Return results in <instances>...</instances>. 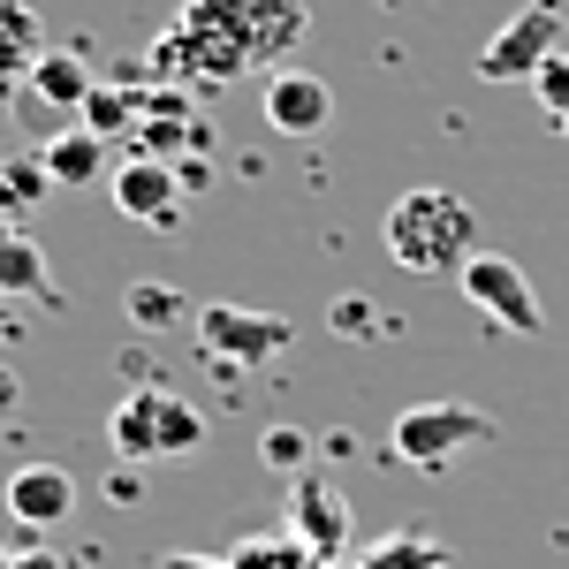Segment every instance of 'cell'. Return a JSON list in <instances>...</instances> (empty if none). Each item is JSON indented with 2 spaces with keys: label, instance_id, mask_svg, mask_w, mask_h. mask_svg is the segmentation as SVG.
I'll return each mask as SVG.
<instances>
[{
  "label": "cell",
  "instance_id": "6da1fadb",
  "mask_svg": "<svg viewBox=\"0 0 569 569\" xmlns=\"http://www.w3.org/2000/svg\"><path fill=\"white\" fill-rule=\"evenodd\" d=\"M259 61H251V16H243V0H182V16L160 31L152 46V77H168V84H236V77H251Z\"/></svg>",
  "mask_w": 569,
  "mask_h": 569
},
{
  "label": "cell",
  "instance_id": "7a4b0ae2",
  "mask_svg": "<svg viewBox=\"0 0 569 569\" xmlns=\"http://www.w3.org/2000/svg\"><path fill=\"white\" fill-rule=\"evenodd\" d=\"M380 236H388V259L402 273H426V281L463 273V266L479 259V220H471V206L456 190H440V182L402 190L388 206V220H380Z\"/></svg>",
  "mask_w": 569,
  "mask_h": 569
},
{
  "label": "cell",
  "instance_id": "3957f363",
  "mask_svg": "<svg viewBox=\"0 0 569 569\" xmlns=\"http://www.w3.org/2000/svg\"><path fill=\"white\" fill-rule=\"evenodd\" d=\"M107 448L114 463H190L206 448V418L176 388H130L107 418Z\"/></svg>",
  "mask_w": 569,
  "mask_h": 569
},
{
  "label": "cell",
  "instance_id": "277c9868",
  "mask_svg": "<svg viewBox=\"0 0 569 569\" xmlns=\"http://www.w3.org/2000/svg\"><path fill=\"white\" fill-rule=\"evenodd\" d=\"M493 433H501V426L486 418L479 402L440 395V402H402V410H395L388 448H395V463H410V471H448L463 448H486Z\"/></svg>",
  "mask_w": 569,
  "mask_h": 569
},
{
  "label": "cell",
  "instance_id": "5b68a950",
  "mask_svg": "<svg viewBox=\"0 0 569 569\" xmlns=\"http://www.w3.org/2000/svg\"><path fill=\"white\" fill-rule=\"evenodd\" d=\"M555 53H562V0H525V8L479 46V77L486 84H531Z\"/></svg>",
  "mask_w": 569,
  "mask_h": 569
},
{
  "label": "cell",
  "instance_id": "8992f818",
  "mask_svg": "<svg viewBox=\"0 0 569 569\" xmlns=\"http://www.w3.org/2000/svg\"><path fill=\"white\" fill-rule=\"evenodd\" d=\"M456 289L471 297V311L479 319H493L501 335H517V342H531V335H547V311H539V297H531L525 266L501 259V251H479V259L456 273Z\"/></svg>",
  "mask_w": 569,
  "mask_h": 569
},
{
  "label": "cell",
  "instance_id": "52a82bcc",
  "mask_svg": "<svg viewBox=\"0 0 569 569\" xmlns=\"http://www.w3.org/2000/svg\"><path fill=\"white\" fill-rule=\"evenodd\" d=\"M198 350L220 357V365H266L297 342V319L281 311H243V305H198Z\"/></svg>",
  "mask_w": 569,
  "mask_h": 569
},
{
  "label": "cell",
  "instance_id": "ba28073f",
  "mask_svg": "<svg viewBox=\"0 0 569 569\" xmlns=\"http://www.w3.org/2000/svg\"><path fill=\"white\" fill-rule=\"evenodd\" d=\"M281 525L297 531V547H305L311 562H342L350 555V493L327 479V471H305V479H289V509H281Z\"/></svg>",
  "mask_w": 569,
  "mask_h": 569
},
{
  "label": "cell",
  "instance_id": "9c48e42d",
  "mask_svg": "<svg viewBox=\"0 0 569 569\" xmlns=\"http://www.w3.org/2000/svg\"><path fill=\"white\" fill-rule=\"evenodd\" d=\"M8 517H16V539L23 547H46V531L77 517V471L69 463H16L8 486H0Z\"/></svg>",
  "mask_w": 569,
  "mask_h": 569
},
{
  "label": "cell",
  "instance_id": "30bf717a",
  "mask_svg": "<svg viewBox=\"0 0 569 569\" xmlns=\"http://www.w3.org/2000/svg\"><path fill=\"white\" fill-rule=\"evenodd\" d=\"M114 213L137 220V228H152V236H176L182 228V176L176 160H152V152H130V160H114Z\"/></svg>",
  "mask_w": 569,
  "mask_h": 569
},
{
  "label": "cell",
  "instance_id": "8fae6325",
  "mask_svg": "<svg viewBox=\"0 0 569 569\" xmlns=\"http://www.w3.org/2000/svg\"><path fill=\"white\" fill-rule=\"evenodd\" d=\"M266 122L281 137H319L335 122V84L311 69H273L266 77Z\"/></svg>",
  "mask_w": 569,
  "mask_h": 569
},
{
  "label": "cell",
  "instance_id": "7c38bea8",
  "mask_svg": "<svg viewBox=\"0 0 569 569\" xmlns=\"http://www.w3.org/2000/svg\"><path fill=\"white\" fill-rule=\"evenodd\" d=\"M0 297H39V305H61L39 236H31L23 220H8V213H0Z\"/></svg>",
  "mask_w": 569,
  "mask_h": 569
},
{
  "label": "cell",
  "instance_id": "4fadbf2b",
  "mask_svg": "<svg viewBox=\"0 0 569 569\" xmlns=\"http://www.w3.org/2000/svg\"><path fill=\"white\" fill-rule=\"evenodd\" d=\"M243 16H251V61L273 69V61H289L311 31V8L305 0H243Z\"/></svg>",
  "mask_w": 569,
  "mask_h": 569
},
{
  "label": "cell",
  "instance_id": "5bb4252c",
  "mask_svg": "<svg viewBox=\"0 0 569 569\" xmlns=\"http://www.w3.org/2000/svg\"><path fill=\"white\" fill-rule=\"evenodd\" d=\"M23 91H31V107H46V114H84V99H91L99 84H91L84 53H53V46H46L39 69L23 77Z\"/></svg>",
  "mask_w": 569,
  "mask_h": 569
},
{
  "label": "cell",
  "instance_id": "9a60e30c",
  "mask_svg": "<svg viewBox=\"0 0 569 569\" xmlns=\"http://www.w3.org/2000/svg\"><path fill=\"white\" fill-rule=\"evenodd\" d=\"M39 160H46V176H53V190H84V182L107 176V137H91L84 122H77V130L46 137Z\"/></svg>",
  "mask_w": 569,
  "mask_h": 569
},
{
  "label": "cell",
  "instance_id": "2e32d148",
  "mask_svg": "<svg viewBox=\"0 0 569 569\" xmlns=\"http://www.w3.org/2000/svg\"><path fill=\"white\" fill-rule=\"evenodd\" d=\"M46 53V23L31 0H0V84H16V77H31Z\"/></svg>",
  "mask_w": 569,
  "mask_h": 569
},
{
  "label": "cell",
  "instance_id": "e0dca14e",
  "mask_svg": "<svg viewBox=\"0 0 569 569\" xmlns=\"http://www.w3.org/2000/svg\"><path fill=\"white\" fill-rule=\"evenodd\" d=\"M122 311H130L137 327H152V335H160V327H190V319H198V311H190V297H182V289H168V281H152V273H137L130 289H122Z\"/></svg>",
  "mask_w": 569,
  "mask_h": 569
},
{
  "label": "cell",
  "instance_id": "ac0fdd59",
  "mask_svg": "<svg viewBox=\"0 0 569 569\" xmlns=\"http://www.w3.org/2000/svg\"><path fill=\"white\" fill-rule=\"evenodd\" d=\"M46 190H53V176H46L39 152H16V160H0V213L8 220H31L46 206Z\"/></svg>",
  "mask_w": 569,
  "mask_h": 569
},
{
  "label": "cell",
  "instance_id": "d6986e66",
  "mask_svg": "<svg viewBox=\"0 0 569 569\" xmlns=\"http://www.w3.org/2000/svg\"><path fill=\"white\" fill-rule=\"evenodd\" d=\"M228 569H319V562L297 547V531L281 525V531H243L228 547Z\"/></svg>",
  "mask_w": 569,
  "mask_h": 569
},
{
  "label": "cell",
  "instance_id": "ffe728a7",
  "mask_svg": "<svg viewBox=\"0 0 569 569\" xmlns=\"http://www.w3.org/2000/svg\"><path fill=\"white\" fill-rule=\"evenodd\" d=\"M77 122H84L91 137H107V144H114L122 130H137V122H144V84H137V91H122V84H99V91L84 99V114H77Z\"/></svg>",
  "mask_w": 569,
  "mask_h": 569
},
{
  "label": "cell",
  "instance_id": "44dd1931",
  "mask_svg": "<svg viewBox=\"0 0 569 569\" xmlns=\"http://www.w3.org/2000/svg\"><path fill=\"white\" fill-rule=\"evenodd\" d=\"M357 569H448V547L433 531H388L380 547H365Z\"/></svg>",
  "mask_w": 569,
  "mask_h": 569
},
{
  "label": "cell",
  "instance_id": "7402d4cb",
  "mask_svg": "<svg viewBox=\"0 0 569 569\" xmlns=\"http://www.w3.org/2000/svg\"><path fill=\"white\" fill-rule=\"evenodd\" d=\"M311 456H319V440H311L305 426H266V440H259V463H266V471H281V479H305Z\"/></svg>",
  "mask_w": 569,
  "mask_h": 569
},
{
  "label": "cell",
  "instance_id": "603a6c76",
  "mask_svg": "<svg viewBox=\"0 0 569 569\" xmlns=\"http://www.w3.org/2000/svg\"><path fill=\"white\" fill-rule=\"evenodd\" d=\"M531 91H539V107H547V122L555 114H569V53H555L539 77H531Z\"/></svg>",
  "mask_w": 569,
  "mask_h": 569
},
{
  "label": "cell",
  "instance_id": "cb8c5ba5",
  "mask_svg": "<svg viewBox=\"0 0 569 569\" xmlns=\"http://www.w3.org/2000/svg\"><path fill=\"white\" fill-rule=\"evenodd\" d=\"M335 327H342L350 342H365V335H372V305H365V297H342V305H335Z\"/></svg>",
  "mask_w": 569,
  "mask_h": 569
},
{
  "label": "cell",
  "instance_id": "d4e9b609",
  "mask_svg": "<svg viewBox=\"0 0 569 569\" xmlns=\"http://www.w3.org/2000/svg\"><path fill=\"white\" fill-rule=\"evenodd\" d=\"M160 569H228V555H190V547H168Z\"/></svg>",
  "mask_w": 569,
  "mask_h": 569
},
{
  "label": "cell",
  "instance_id": "484cf974",
  "mask_svg": "<svg viewBox=\"0 0 569 569\" xmlns=\"http://www.w3.org/2000/svg\"><path fill=\"white\" fill-rule=\"evenodd\" d=\"M319 456H327V463H350V456H357V433H350V426H335V433H319Z\"/></svg>",
  "mask_w": 569,
  "mask_h": 569
},
{
  "label": "cell",
  "instance_id": "4316f807",
  "mask_svg": "<svg viewBox=\"0 0 569 569\" xmlns=\"http://www.w3.org/2000/svg\"><path fill=\"white\" fill-rule=\"evenodd\" d=\"M8 569H69V562H61L53 547H16V555H8Z\"/></svg>",
  "mask_w": 569,
  "mask_h": 569
},
{
  "label": "cell",
  "instance_id": "83f0119b",
  "mask_svg": "<svg viewBox=\"0 0 569 569\" xmlns=\"http://www.w3.org/2000/svg\"><path fill=\"white\" fill-rule=\"evenodd\" d=\"M137 493H144V486H137V471H130V463H122V471H114V479H107V501H114V509H130Z\"/></svg>",
  "mask_w": 569,
  "mask_h": 569
},
{
  "label": "cell",
  "instance_id": "f1b7e54d",
  "mask_svg": "<svg viewBox=\"0 0 569 569\" xmlns=\"http://www.w3.org/2000/svg\"><path fill=\"white\" fill-rule=\"evenodd\" d=\"M176 176H182V190H206V182H213V168H206V160H176Z\"/></svg>",
  "mask_w": 569,
  "mask_h": 569
},
{
  "label": "cell",
  "instance_id": "f546056e",
  "mask_svg": "<svg viewBox=\"0 0 569 569\" xmlns=\"http://www.w3.org/2000/svg\"><path fill=\"white\" fill-rule=\"evenodd\" d=\"M23 402V380H16V365H0V410H16Z\"/></svg>",
  "mask_w": 569,
  "mask_h": 569
},
{
  "label": "cell",
  "instance_id": "4dcf8cb0",
  "mask_svg": "<svg viewBox=\"0 0 569 569\" xmlns=\"http://www.w3.org/2000/svg\"><path fill=\"white\" fill-rule=\"evenodd\" d=\"M16 335V297H0V342Z\"/></svg>",
  "mask_w": 569,
  "mask_h": 569
},
{
  "label": "cell",
  "instance_id": "1f68e13d",
  "mask_svg": "<svg viewBox=\"0 0 569 569\" xmlns=\"http://www.w3.org/2000/svg\"><path fill=\"white\" fill-rule=\"evenodd\" d=\"M555 130H562V137H569V114H555Z\"/></svg>",
  "mask_w": 569,
  "mask_h": 569
},
{
  "label": "cell",
  "instance_id": "d6a6232c",
  "mask_svg": "<svg viewBox=\"0 0 569 569\" xmlns=\"http://www.w3.org/2000/svg\"><path fill=\"white\" fill-rule=\"evenodd\" d=\"M0 569H8V547H0Z\"/></svg>",
  "mask_w": 569,
  "mask_h": 569
}]
</instances>
